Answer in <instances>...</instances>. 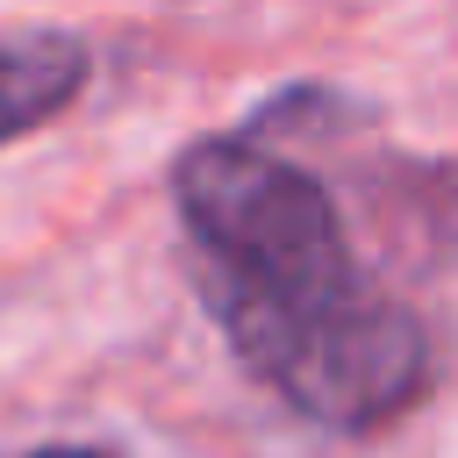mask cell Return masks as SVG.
I'll return each instance as SVG.
<instances>
[{
	"instance_id": "obj_1",
	"label": "cell",
	"mask_w": 458,
	"mask_h": 458,
	"mask_svg": "<svg viewBox=\"0 0 458 458\" xmlns=\"http://www.w3.org/2000/svg\"><path fill=\"white\" fill-rule=\"evenodd\" d=\"M179 222L200 250V293L243 365L329 429L401 415L429 379L415 315L365 286L336 200L293 157L208 136L172 165Z\"/></svg>"
},
{
	"instance_id": "obj_2",
	"label": "cell",
	"mask_w": 458,
	"mask_h": 458,
	"mask_svg": "<svg viewBox=\"0 0 458 458\" xmlns=\"http://www.w3.org/2000/svg\"><path fill=\"white\" fill-rule=\"evenodd\" d=\"M86 86V43L64 29H14L0 36V143L57 122Z\"/></svg>"
},
{
	"instance_id": "obj_3",
	"label": "cell",
	"mask_w": 458,
	"mask_h": 458,
	"mask_svg": "<svg viewBox=\"0 0 458 458\" xmlns=\"http://www.w3.org/2000/svg\"><path fill=\"white\" fill-rule=\"evenodd\" d=\"M36 458H93V451H36Z\"/></svg>"
}]
</instances>
